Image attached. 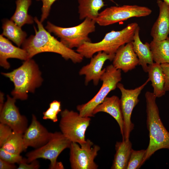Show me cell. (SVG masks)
Returning <instances> with one entry per match:
<instances>
[{
	"label": "cell",
	"instance_id": "obj_1",
	"mask_svg": "<svg viewBox=\"0 0 169 169\" xmlns=\"http://www.w3.org/2000/svg\"><path fill=\"white\" fill-rule=\"evenodd\" d=\"M38 30L34 27L35 34L26 39L22 44V48L27 53L29 59L38 54L45 52L59 54L66 60H70L74 63L82 62L83 57L76 51L69 49L52 36L45 28L38 18H34Z\"/></svg>",
	"mask_w": 169,
	"mask_h": 169
},
{
	"label": "cell",
	"instance_id": "obj_2",
	"mask_svg": "<svg viewBox=\"0 0 169 169\" xmlns=\"http://www.w3.org/2000/svg\"><path fill=\"white\" fill-rule=\"evenodd\" d=\"M146 102V125L149 132V142L143 161V164L156 151L169 150V132L163 125L156 103V97L147 91L145 94Z\"/></svg>",
	"mask_w": 169,
	"mask_h": 169
},
{
	"label": "cell",
	"instance_id": "obj_3",
	"mask_svg": "<svg viewBox=\"0 0 169 169\" xmlns=\"http://www.w3.org/2000/svg\"><path fill=\"white\" fill-rule=\"evenodd\" d=\"M1 74L13 83L14 88L11 94L16 100H26L28 93H34L43 80L38 65L31 59L25 60L20 66L12 71Z\"/></svg>",
	"mask_w": 169,
	"mask_h": 169
},
{
	"label": "cell",
	"instance_id": "obj_4",
	"mask_svg": "<svg viewBox=\"0 0 169 169\" xmlns=\"http://www.w3.org/2000/svg\"><path fill=\"white\" fill-rule=\"evenodd\" d=\"M138 26L136 22L129 23L121 30H112L106 33L99 42L84 43L77 48L76 51L86 58H91L94 54L100 51L115 54L120 47L133 41L136 30Z\"/></svg>",
	"mask_w": 169,
	"mask_h": 169
},
{
	"label": "cell",
	"instance_id": "obj_5",
	"mask_svg": "<svg viewBox=\"0 0 169 169\" xmlns=\"http://www.w3.org/2000/svg\"><path fill=\"white\" fill-rule=\"evenodd\" d=\"M95 20L86 18L78 25L64 28L48 21L45 28L50 33H53L59 38L65 46L72 49L78 48L85 42H91L88 36L95 31Z\"/></svg>",
	"mask_w": 169,
	"mask_h": 169
},
{
	"label": "cell",
	"instance_id": "obj_6",
	"mask_svg": "<svg viewBox=\"0 0 169 169\" xmlns=\"http://www.w3.org/2000/svg\"><path fill=\"white\" fill-rule=\"evenodd\" d=\"M71 143L61 132H52L45 144L27 153L26 161L30 163L39 158L48 159L50 162L49 168L64 169L62 163L57 161V159L64 150L69 148Z\"/></svg>",
	"mask_w": 169,
	"mask_h": 169
},
{
	"label": "cell",
	"instance_id": "obj_7",
	"mask_svg": "<svg viewBox=\"0 0 169 169\" xmlns=\"http://www.w3.org/2000/svg\"><path fill=\"white\" fill-rule=\"evenodd\" d=\"M121 79L120 69H116L112 64L107 66L101 78L102 84L97 93L88 102L77 106L76 109L80 115L84 117H94L93 112L94 109L102 103L111 91L117 87Z\"/></svg>",
	"mask_w": 169,
	"mask_h": 169
},
{
	"label": "cell",
	"instance_id": "obj_8",
	"mask_svg": "<svg viewBox=\"0 0 169 169\" xmlns=\"http://www.w3.org/2000/svg\"><path fill=\"white\" fill-rule=\"evenodd\" d=\"M60 116L59 125L62 134L71 142L79 145L84 143L90 117L81 116L79 113L67 109L60 112Z\"/></svg>",
	"mask_w": 169,
	"mask_h": 169
},
{
	"label": "cell",
	"instance_id": "obj_9",
	"mask_svg": "<svg viewBox=\"0 0 169 169\" xmlns=\"http://www.w3.org/2000/svg\"><path fill=\"white\" fill-rule=\"evenodd\" d=\"M152 11L148 7L136 5L111 6L99 13L95 21L99 25L105 26L133 17H146Z\"/></svg>",
	"mask_w": 169,
	"mask_h": 169
},
{
	"label": "cell",
	"instance_id": "obj_10",
	"mask_svg": "<svg viewBox=\"0 0 169 169\" xmlns=\"http://www.w3.org/2000/svg\"><path fill=\"white\" fill-rule=\"evenodd\" d=\"M69 161L72 169H97L94 160L100 147L87 139L84 144L71 142L69 147Z\"/></svg>",
	"mask_w": 169,
	"mask_h": 169
},
{
	"label": "cell",
	"instance_id": "obj_11",
	"mask_svg": "<svg viewBox=\"0 0 169 169\" xmlns=\"http://www.w3.org/2000/svg\"><path fill=\"white\" fill-rule=\"evenodd\" d=\"M149 81L148 78L144 84L134 89H126L120 83H119L117 84V87L121 94L120 100L124 121V140H129L130 133L134 127V125L131 120L132 111L139 102V95Z\"/></svg>",
	"mask_w": 169,
	"mask_h": 169
},
{
	"label": "cell",
	"instance_id": "obj_12",
	"mask_svg": "<svg viewBox=\"0 0 169 169\" xmlns=\"http://www.w3.org/2000/svg\"><path fill=\"white\" fill-rule=\"evenodd\" d=\"M16 100L13 97L7 95L6 101L0 111V122L9 126L13 131L23 134L28 127V120L20 113L15 105Z\"/></svg>",
	"mask_w": 169,
	"mask_h": 169
},
{
	"label": "cell",
	"instance_id": "obj_13",
	"mask_svg": "<svg viewBox=\"0 0 169 169\" xmlns=\"http://www.w3.org/2000/svg\"><path fill=\"white\" fill-rule=\"evenodd\" d=\"M52 133L41 124L34 115H32L30 124L23 134L24 151L28 147L36 149L43 146L50 139Z\"/></svg>",
	"mask_w": 169,
	"mask_h": 169
},
{
	"label": "cell",
	"instance_id": "obj_14",
	"mask_svg": "<svg viewBox=\"0 0 169 169\" xmlns=\"http://www.w3.org/2000/svg\"><path fill=\"white\" fill-rule=\"evenodd\" d=\"M115 55V54H109L100 51L91 58L90 63L83 66L79 71V75H85L86 85H87L91 80L95 85H98L105 70V68L102 69L104 64L107 60L112 61Z\"/></svg>",
	"mask_w": 169,
	"mask_h": 169
},
{
	"label": "cell",
	"instance_id": "obj_15",
	"mask_svg": "<svg viewBox=\"0 0 169 169\" xmlns=\"http://www.w3.org/2000/svg\"><path fill=\"white\" fill-rule=\"evenodd\" d=\"M112 61L115 68L125 73L134 69L139 64V59L133 50L132 42L120 47Z\"/></svg>",
	"mask_w": 169,
	"mask_h": 169
},
{
	"label": "cell",
	"instance_id": "obj_16",
	"mask_svg": "<svg viewBox=\"0 0 169 169\" xmlns=\"http://www.w3.org/2000/svg\"><path fill=\"white\" fill-rule=\"evenodd\" d=\"M159 14L151 28V35L153 40L161 41L169 34V5L162 0H157Z\"/></svg>",
	"mask_w": 169,
	"mask_h": 169
},
{
	"label": "cell",
	"instance_id": "obj_17",
	"mask_svg": "<svg viewBox=\"0 0 169 169\" xmlns=\"http://www.w3.org/2000/svg\"><path fill=\"white\" fill-rule=\"evenodd\" d=\"M100 112L107 113L113 117L119 126L122 140H124V121L121 106L120 100L116 95L106 97L104 100L94 110L93 114Z\"/></svg>",
	"mask_w": 169,
	"mask_h": 169
},
{
	"label": "cell",
	"instance_id": "obj_18",
	"mask_svg": "<svg viewBox=\"0 0 169 169\" xmlns=\"http://www.w3.org/2000/svg\"><path fill=\"white\" fill-rule=\"evenodd\" d=\"M15 58L24 61L29 59L28 54L24 49L13 45L8 38L0 35V65L5 69L10 67L7 61L9 58Z\"/></svg>",
	"mask_w": 169,
	"mask_h": 169
},
{
	"label": "cell",
	"instance_id": "obj_19",
	"mask_svg": "<svg viewBox=\"0 0 169 169\" xmlns=\"http://www.w3.org/2000/svg\"><path fill=\"white\" fill-rule=\"evenodd\" d=\"M140 27L137 28L132 41L133 50L139 59V65L141 66L143 70L147 72V64L154 63L150 44L146 42L143 44L139 36Z\"/></svg>",
	"mask_w": 169,
	"mask_h": 169
},
{
	"label": "cell",
	"instance_id": "obj_20",
	"mask_svg": "<svg viewBox=\"0 0 169 169\" xmlns=\"http://www.w3.org/2000/svg\"><path fill=\"white\" fill-rule=\"evenodd\" d=\"M147 72L153 88V94L156 98L162 97L166 91L164 88L165 76L161 64L155 62L148 65Z\"/></svg>",
	"mask_w": 169,
	"mask_h": 169
},
{
	"label": "cell",
	"instance_id": "obj_21",
	"mask_svg": "<svg viewBox=\"0 0 169 169\" xmlns=\"http://www.w3.org/2000/svg\"><path fill=\"white\" fill-rule=\"evenodd\" d=\"M132 149V143L129 140L117 142L116 153L111 169H126Z\"/></svg>",
	"mask_w": 169,
	"mask_h": 169
},
{
	"label": "cell",
	"instance_id": "obj_22",
	"mask_svg": "<svg viewBox=\"0 0 169 169\" xmlns=\"http://www.w3.org/2000/svg\"><path fill=\"white\" fill-rule=\"evenodd\" d=\"M115 3L114 0H109ZM78 13L80 20L88 18L95 20L99 11L105 5L103 0H78Z\"/></svg>",
	"mask_w": 169,
	"mask_h": 169
},
{
	"label": "cell",
	"instance_id": "obj_23",
	"mask_svg": "<svg viewBox=\"0 0 169 169\" xmlns=\"http://www.w3.org/2000/svg\"><path fill=\"white\" fill-rule=\"evenodd\" d=\"M2 28L3 31L1 34L13 41L18 47L22 45L26 39V32L11 20H4Z\"/></svg>",
	"mask_w": 169,
	"mask_h": 169
},
{
	"label": "cell",
	"instance_id": "obj_24",
	"mask_svg": "<svg viewBox=\"0 0 169 169\" xmlns=\"http://www.w3.org/2000/svg\"><path fill=\"white\" fill-rule=\"evenodd\" d=\"M32 2V0H16L15 11L10 20L21 27L25 24H33L34 18L28 13Z\"/></svg>",
	"mask_w": 169,
	"mask_h": 169
},
{
	"label": "cell",
	"instance_id": "obj_25",
	"mask_svg": "<svg viewBox=\"0 0 169 169\" xmlns=\"http://www.w3.org/2000/svg\"><path fill=\"white\" fill-rule=\"evenodd\" d=\"M153 61L161 64L169 63V37L161 41L152 40L150 44Z\"/></svg>",
	"mask_w": 169,
	"mask_h": 169
},
{
	"label": "cell",
	"instance_id": "obj_26",
	"mask_svg": "<svg viewBox=\"0 0 169 169\" xmlns=\"http://www.w3.org/2000/svg\"><path fill=\"white\" fill-rule=\"evenodd\" d=\"M0 147L9 152L20 154L21 153L24 151L23 134L18 133L13 131L10 137Z\"/></svg>",
	"mask_w": 169,
	"mask_h": 169
},
{
	"label": "cell",
	"instance_id": "obj_27",
	"mask_svg": "<svg viewBox=\"0 0 169 169\" xmlns=\"http://www.w3.org/2000/svg\"><path fill=\"white\" fill-rule=\"evenodd\" d=\"M146 150H131L126 169H137L143 164V162L146 153Z\"/></svg>",
	"mask_w": 169,
	"mask_h": 169
},
{
	"label": "cell",
	"instance_id": "obj_28",
	"mask_svg": "<svg viewBox=\"0 0 169 169\" xmlns=\"http://www.w3.org/2000/svg\"><path fill=\"white\" fill-rule=\"evenodd\" d=\"M60 102L54 100L49 105V107L43 113L44 120H49L54 122L58 121L57 115L61 111Z\"/></svg>",
	"mask_w": 169,
	"mask_h": 169
},
{
	"label": "cell",
	"instance_id": "obj_29",
	"mask_svg": "<svg viewBox=\"0 0 169 169\" xmlns=\"http://www.w3.org/2000/svg\"><path fill=\"white\" fill-rule=\"evenodd\" d=\"M23 158L20 154L9 152L2 147L0 148V158L9 163L19 164Z\"/></svg>",
	"mask_w": 169,
	"mask_h": 169
},
{
	"label": "cell",
	"instance_id": "obj_30",
	"mask_svg": "<svg viewBox=\"0 0 169 169\" xmlns=\"http://www.w3.org/2000/svg\"><path fill=\"white\" fill-rule=\"evenodd\" d=\"M41 1L42 3L41 8V17L40 21L43 23L49 15L51 7L54 3L57 0H36Z\"/></svg>",
	"mask_w": 169,
	"mask_h": 169
},
{
	"label": "cell",
	"instance_id": "obj_31",
	"mask_svg": "<svg viewBox=\"0 0 169 169\" xmlns=\"http://www.w3.org/2000/svg\"><path fill=\"white\" fill-rule=\"evenodd\" d=\"M13 131L7 125L0 123V147H2Z\"/></svg>",
	"mask_w": 169,
	"mask_h": 169
},
{
	"label": "cell",
	"instance_id": "obj_32",
	"mask_svg": "<svg viewBox=\"0 0 169 169\" xmlns=\"http://www.w3.org/2000/svg\"><path fill=\"white\" fill-rule=\"evenodd\" d=\"M18 165L17 169H38L40 166L39 163L37 160L27 163L25 158H23Z\"/></svg>",
	"mask_w": 169,
	"mask_h": 169
},
{
	"label": "cell",
	"instance_id": "obj_33",
	"mask_svg": "<svg viewBox=\"0 0 169 169\" xmlns=\"http://www.w3.org/2000/svg\"><path fill=\"white\" fill-rule=\"evenodd\" d=\"M161 64L165 76V90L166 91L169 90V63H164Z\"/></svg>",
	"mask_w": 169,
	"mask_h": 169
},
{
	"label": "cell",
	"instance_id": "obj_34",
	"mask_svg": "<svg viewBox=\"0 0 169 169\" xmlns=\"http://www.w3.org/2000/svg\"><path fill=\"white\" fill-rule=\"evenodd\" d=\"M17 168L15 164L9 163L0 158V169H15Z\"/></svg>",
	"mask_w": 169,
	"mask_h": 169
},
{
	"label": "cell",
	"instance_id": "obj_35",
	"mask_svg": "<svg viewBox=\"0 0 169 169\" xmlns=\"http://www.w3.org/2000/svg\"><path fill=\"white\" fill-rule=\"evenodd\" d=\"M4 94L2 92H0V111H1L3 108L4 104Z\"/></svg>",
	"mask_w": 169,
	"mask_h": 169
},
{
	"label": "cell",
	"instance_id": "obj_36",
	"mask_svg": "<svg viewBox=\"0 0 169 169\" xmlns=\"http://www.w3.org/2000/svg\"><path fill=\"white\" fill-rule=\"evenodd\" d=\"M162 1L164 2L169 5V0H162Z\"/></svg>",
	"mask_w": 169,
	"mask_h": 169
}]
</instances>
